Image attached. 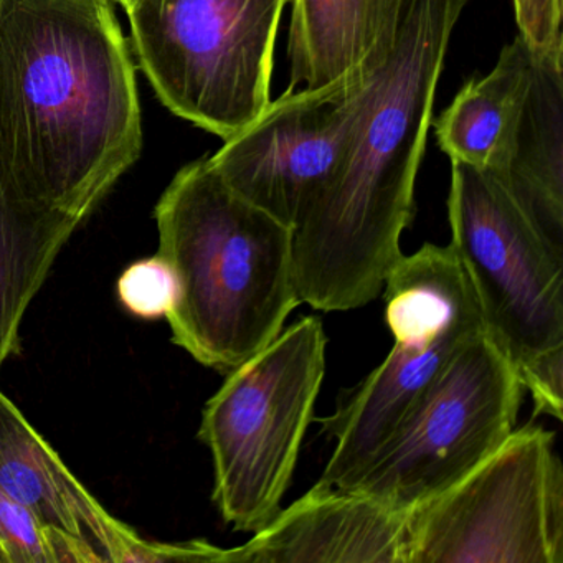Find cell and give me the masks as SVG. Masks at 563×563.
<instances>
[{
  "label": "cell",
  "mask_w": 563,
  "mask_h": 563,
  "mask_svg": "<svg viewBox=\"0 0 563 563\" xmlns=\"http://www.w3.org/2000/svg\"><path fill=\"white\" fill-rule=\"evenodd\" d=\"M143 151L133 52L111 0H4L0 164L84 222Z\"/></svg>",
  "instance_id": "obj_1"
},
{
  "label": "cell",
  "mask_w": 563,
  "mask_h": 563,
  "mask_svg": "<svg viewBox=\"0 0 563 563\" xmlns=\"http://www.w3.org/2000/svg\"><path fill=\"white\" fill-rule=\"evenodd\" d=\"M166 562H212L227 563V549L212 545L206 540H190L180 543H159L134 539L124 555L123 563H166Z\"/></svg>",
  "instance_id": "obj_20"
},
{
  "label": "cell",
  "mask_w": 563,
  "mask_h": 563,
  "mask_svg": "<svg viewBox=\"0 0 563 563\" xmlns=\"http://www.w3.org/2000/svg\"><path fill=\"white\" fill-rule=\"evenodd\" d=\"M47 529L29 507L0 490V543L9 563H54Z\"/></svg>",
  "instance_id": "obj_18"
},
{
  "label": "cell",
  "mask_w": 563,
  "mask_h": 563,
  "mask_svg": "<svg viewBox=\"0 0 563 563\" xmlns=\"http://www.w3.org/2000/svg\"><path fill=\"white\" fill-rule=\"evenodd\" d=\"M114 2H118V4L123 5V8H126L128 4H130L131 0H114Z\"/></svg>",
  "instance_id": "obj_22"
},
{
  "label": "cell",
  "mask_w": 563,
  "mask_h": 563,
  "mask_svg": "<svg viewBox=\"0 0 563 563\" xmlns=\"http://www.w3.org/2000/svg\"><path fill=\"white\" fill-rule=\"evenodd\" d=\"M555 437L514 430L460 483L408 514L407 563H563Z\"/></svg>",
  "instance_id": "obj_8"
},
{
  "label": "cell",
  "mask_w": 563,
  "mask_h": 563,
  "mask_svg": "<svg viewBox=\"0 0 563 563\" xmlns=\"http://www.w3.org/2000/svg\"><path fill=\"white\" fill-rule=\"evenodd\" d=\"M408 514L361 490L316 484L301 499L227 549V563H407Z\"/></svg>",
  "instance_id": "obj_11"
},
{
  "label": "cell",
  "mask_w": 563,
  "mask_h": 563,
  "mask_svg": "<svg viewBox=\"0 0 563 563\" xmlns=\"http://www.w3.org/2000/svg\"><path fill=\"white\" fill-rule=\"evenodd\" d=\"M177 275L174 344L230 374L278 338L299 301L295 230L240 197L209 157L184 166L154 209Z\"/></svg>",
  "instance_id": "obj_3"
},
{
  "label": "cell",
  "mask_w": 563,
  "mask_h": 563,
  "mask_svg": "<svg viewBox=\"0 0 563 563\" xmlns=\"http://www.w3.org/2000/svg\"><path fill=\"white\" fill-rule=\"evenodd\" d=\"M80 223L32 199L0 164V368L18 351L22 318Z\"/></svg>",
  "instance_id": "obj_15"
},
{
  "label": "cell",
  "mask_w": 563,
  "mask_h": 563,
  "mask_svg": "<svg viewBox=\"0 0 563 563\" xmlns=\"http://www.w3.org/2000/svg\"><path fill=\"white\" fill-rule=\"evenodd\" d=\"M522 395L516 368L481 332L451 358L351 489L410 514L503 446L516 430Z\"/></svg>",
  "instance_id": "obj_9"
},
{
  "label": "cell",
  "mask_w": 563,
  "mask_h": 563,
  "mask_svg": "<svg viewBox=\"0 0 563 563\" xmlns=\"http://www.w3.org/2000/svg\"><path fill=\"white\" fill-rule=\"evenodd\" d=\"M292 88H321L361 68L397 32L405 0H289Z\"/></svg>",
  "instance_id": "obj_14"
},
{
  "label": "cell",
  "mask_w": 563,
  "mask_h": 563,
  "mask_svg": "<svg viewBox=\"0 0 563 563\" xmlns=\"http://www.w3.org/2000/svg\"><path fill=\"white\" fill-rule=\"evenodd\" d=\"M0 490L29 507L48 529L90 545L101 562L123 563L137 537L85 489L2 391Z\"/></svg>",
  "instance_id": "obj_12"
},
{
  "label": "cell",
  "mask_w": 563,
  "mask_h": 563,
  "mask_svg": "<svg viewBox=\"0 0 563 563\" xmlns=\"http://www.w3.org/2000/svg\"><path fill=\"white\" fill-rule=\"evenodd\" d=\"M385 322L390 354L322 418L335 438L321 486L351 489L375 454L423 400L451 358L486 331L470 275L451 245L427 243L401 256L385 279Z\"/></svg>",
  "instance_id": "obj_5"
},
{
  "label": "cell",
  "mask_w": 563,
  "mask_h": 563,
  "mask_svg": "<svg viewBox=\"0 0 563 563\" xmlns=\"http://www.w3.org/2000/svg\"><path fill=\"white\" fill-rule=\"evenodd\" d=\"M385 51L325 87H288L210 164L240 197L298 229L347 147L365 80Z\"/></svg>",
  "instance_id": "obj_10"
},
{
  "label": "cell",
  "mask_w": 563,
  "mask_h": 563,
  "mask_svg": "<svg viewBox=\"0 0 563 563\" xmlns=\"http://www.w3.org/2000/svg\"><path fill=\"white\" fill-rule=\"evenodd\" d=\"M451 249L470 275L487 335L532 395L563 417V250L493 170L451 161Z\"/></svg>",
  "instance_id": "obj_4"
},
{
  "label": "cell",
  "mask_w": 563,
  "mask_h": 563,
  "mask_svg": "<svg viewBox=\"0 0 563 563\" xmlns=\"http://www.w3.org/2000/svg\"><path fill=\"white\" fill-rule=\"evenodd\" d=\"M496 174L563 250V47L533 54L509 157Z\"/></svg>",
  "instance_id": "obj_13"
},
{
  "label": "cell",
  "mask_w": 563,
  "mask_h": 563,
  "mask_svg": "<svg viewBox=\"0 0 563 563\" xmlns=\"http://www.w3.org/2000/svg\"><path fill=\"white\" fill-rule=\"evenodd\" d=\"M519 37L533 54L563 47V0H512Z\"/></svg>",
  "instance_id": "obj_19"
},
{
  "label": "cell",
  "mask_w": 563,
  "mask_h": 563,
  "mask_svg": "<svg viewBox=\"0 0 563 563\" xmlns=\"http://www.w3.org/2000/svg\"><path fill=\"white\" fill-rule=\"evenodd\" d=\"M0 563H9L8 553H5L4 547L0 543Z\"/></svg>",
  "instance_id": "obj_21"
},
{
  "label": "cell",
  "mask_w": 563,
  "mask_h": 563,
  "mask_svg": "<svg viewBox=\"0 0 563 563\" xmlns=\"http://www.w3.org/2000/svg\"><path fill=\"white\" fill-rule=\"evenodd\" d=\"M321 318L306 316L227 374L203 408L199 438L213 460V503L239 532L282 510L325 374Z\"/></svg>",
  "instance_id": "obj_6"
},
{
  "label": "cell",
  "mask_w": 563,
  "mask_h": 563,
  "mask_svg": "<svg viewBox=\"0 0 563 563\" xmlns=\"http://www.w3.org/2000/svg\"><path fill=\"white\" fill-rule=\"evenodd\" d=\"M2 2H4V0H0V8H2Z\"/></svg>",
  "instance_id": "obj_23"
},
{
  "label": "cell",
  "mask_w": 563,
  "mask_h": 563,
  "mask_svg": "<svg viewBox=\"0 0 563 563\" xmlns=\"http://www.w3.org/2000/svg\"><path fill=\"white\" fill-rule=\"evenodd\" d=\"M118 298L141 319L167 318L179 298V282L173 266L161 255L140 260L118 279Z\"/></svg>",
  "instance_id": "obj_17"
},
{
  "label": "cell",
  "mask_w": 563,
  "mask_h": 563,
  "mask_svg": "<svg viewBox=\"0 0 563 563\" xmlns=\"http://www.w3.org/2000/svg\"><path fill=\"white\" fill-rule=\"evenodd\" d=\"M533 52L517 35L483 78H473L434 121L438 146L457 163L506 166L532 74Z\"/></svg>",
  "instance_id": "obj_16"
},
{
  "label": "cell",
  "mask_w": 563,
  "mask_h": 563,
  "mask_svg": "<svg viewBox=\"0 0 563 563\" xmlns=\"http://www.w3.org/2000/svg\"><path fill=\"white\" fill-rule=\"evenodd\" d=\"M470 0H405L375 60L347 147L295 230L299 301L351 311L377 299L400 262L448 48Z\"/></svg>",
  "instance_id": "obj_2"
},
{
  "label": "cell",
  "mask_w": 563,
  "mask_h": 563,
  "mask_svg": "<svg viewBox=\"0 0 563 563\" xmlns=\"http://www.w3.org/2000/svg\"><path fill=\"white\" fill-rule=\"evenodd\" d=\"M289 0H131L137 65L164 107L229 140L272 101L276 37Z\"/></svg>",
  "instance_id": "obj_7"
}]
</instances>
